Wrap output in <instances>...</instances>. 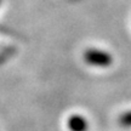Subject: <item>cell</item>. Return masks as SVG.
<instances>
[{"mask_svg":"<svg viewBox=\"0 0 131 131\" xmlns=\"http://www.w3.org/2000/svg\"><path fill=\"white\" fill-rule=\"evenodd\" d=\"M84 61L96 67H108L112 64L113 57L111 53L98 49H89L84 52Z\"/></svg>","mask_w":131,"mask_h":131,"instance_id":"6da1fadb","label":"cell"},{"mask_svg":"<svg viewBox=\"0 0 131 131\" xmlns=\"http://www.w3.org/2000/svg\"><path fill=\"white\" fill-rule=\"evenodd\" d=\"M68 129L70 131H86L89 127V124L86 122V119L81 115H72L67 122Z\"/></svg>","mask_w":131,"mask_h":131,"instance_id":"7a4b0ae2","label":"cell"},{"mask_svg":"<svg viewBox=\"0 0 131 131\" xmlns=\"http://www.w3.org/2000/svg\"><path fill=\"white\" fill-rule=\"evenodd\" d=\"M118 122L123 127H131V111L123 113L122 115L119 117Z\"/></svg>","mask_w":131,"mask_h":131,"instance_id":"3957f363","label":"cell"}]
</instances>
